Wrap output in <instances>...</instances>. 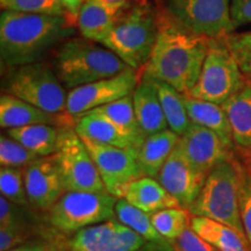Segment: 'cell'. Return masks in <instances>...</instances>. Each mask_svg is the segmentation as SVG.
Returning a JSON list of instances; mask_svg holds the SVG:
<instances>
[{
  "label": "cell",
  "instance_id": "6da1fadb",
  "mask_svg": "<svg viewBox=\"0 0 251 251\" xmlns=\"http://www.w3.org/2000/svg\"><path fill=\"white\" fill-rule=\"evenodd\" d=\"M211 41L187 30L172 18L161 19L144 76L187 94L199 79Z\"/></svg>",
  "mask_w": 251,
  "mask_h": 251
},
{
  "label": "cell",
  "instance_id": "7a4b0ae2",
  "mask_svg": "<svg viewBox=\"0 0 251 251\" xmlns=\"http://www.w3.org/2000/svg\"><path fill=\"white\" fill-rule=\"evenodd\" d=\"M74 24L67 17L2 11L0 15V57L13 69L39 62L52 47L70 39Z\"/></svg>",
  "mask_w": 251,
  "mask_h": 251
},
{
  "label": "cell",
  "instance_id": "3957f363",
  "mask_svg": "<svg viewBox=\"0 0 251 251\" xmlns=\"http://www.w3.org/2000/svg\"><path fill=\"white\" fill-rule=\"evenodd\" d=\"M86 39H69L56 51V74L67 89H76L130 70L117 54Z\"/></svg>",
  "mask_w": 251,
  "mask_h": 251
},
{
  "label": "cell",
  "instance_id": "277c9868",
  "mask_svg": "<svg viewBox=\"0 0 251 251\" xmlns=\"http://www.w3.org/2000/svg\"><path fill=\"white\" fill-rule=\"evenodd\" d=\"M242 170L243 166L234 157L215 166L207 176L199 196L188 207L191 215L214 220L247 237L238 203Z\"/></svg>",
  "mask_w": 251,
  "mask_h": 251
},
{
  "label": "cell",
  "instance_id": "5b68a950",
  "mask_svg": "<svg viewBox=\"0 0 251 251\" xmlns=\"http://www.w3.org/2000/svg\"><path fill=\"white\" fill-rule=\"evenodd\" d=\"M158 33V19L149 4L128 7L101 45L139 70L149 62Z\"/></svg>",
  "mask_w": 251,
  "mask_h": 251
},
{
  "label": "cell",
  "instance_id": "8992f818",
  "mask_svg": "<svg viewBox=\"0 0 251 251\" xmlns=\"http://www.w3.org/2000/svg\"><path fill=\"white\" fill-rule=\"evenodd\" d=\"M5 91L46 112L67 113L68 94L64 85L56 71L46 63L39 61L11 69Z\"/></svg>",
  "mask_w": 251,
  "mask_h": 251
},
{
  "label": "cell",
  "instance_id": "52a82bcc",
  "mask_svg": "<svg viewBox=\"0 0 251 251\" xmlns=\"http://www.w3.org/2000/svg\"><path fill=\"white\" fill-rule=\"evenodd\" d=\"M247 78L224 39L212 40L197 84L187 94L222 105L247 85Z\"/></svg>",
  "mask_w": 251,
  "mask_h": 251
},
{
  "label": "cell",
  "instance_id": "ba28073f",
  "mask_svg": "<svg viewBox=\"0 0 251 251\" xmlns=\"http://www.w3.org/2000/svg\"><path fill=\"white\" fill-rule=\"evenodd\" d=\"M118 198L109 193L65 192L48 212V221L63 234L115 219Z\"/></svg>",
  "mask_w": 251,
  "mask_h": 251
},
{
  "label": "cell",
  "instance_id": "9c48e42d",
  "mask_svg": "<svg viewBox=\"0 0 251 251\" xmlns=\"http://www.w3.org/2000/svg\"><path fill=\"white\" fill-rule=\"evenodd\" d=\"M54 159L65 192L108 193L85 143L71 126L61 128Z\"/></svg>",
  "mask_w": 251,
  "mask_h": 251
},
{
  "label": "cell",
  "instance_id": "30bf717a",
  "mask_svg": "<svg viewBox=\"0 0 251 251\" xmlns=\"http://www.w3.org/2000/svg\"><path fill=\"white\" fill-rule=\"evenodd\" d=\"M168 12L176 23L206 39H225L235 29L230 0H169Z\"/></svg>",
  "mask_w": 251,
  "mask_h": 251
},
{
  "label": "cell",
  "instance_id": "8fae6325",
  "mask_svg": "<svg viewBox=\"0 0 251 251\" xmlns=\"http://www.w3.org/2000/svg\"><path fill=\"white\" fill-rule=\"evenodd\" d=\"M92 156L106 190L113 197L124 198L129 185L144 177L137 163V151L81 139Z\"/></svg>",
  "mask_w": 251,
  "mask_h": 251
},
{
  "label": "cell",
  "instance_id": "7c38bea8",
  "mask_svg": "<svg viewBox=\"0 0 251 251\" xmlns=\"http://www.w3.org/2000/svg\"><path fill=\"white\" fill-rule=\"evenodd\" d=\"M136 71L130 69L114 77L70 90L67 98V113L76 119L87 112L129 96L141 81Z\"/></svg>",
  "mask_w": 251,
  "mask_h": 251
},
{
  "label": "cell",
  "instance_id": "4fadbf2b",
  "mask_svg": "<svg viewBox=\"0 0 251 251\" xmlns=\"http://www.w3.org/2000/svg\"><path fill=\"white\" fill-rule=\"evenodd\" d=\"M146 242L115 218L72 234L68 248L69 251H136Z\"/></svg>",
  "mask_w": 251,
  "mask_h": 251
},
{
  "label": "cell",
  "instance_id": "5bb4252c",
  "mask_svg": "<svg viewBox=\"0 0 251 251\" xmlns=\"http://www.w3.org/2000/svg\"><path fill=\"white\" fill-rule=\"evenodd\" d=\"M25 185L30 208L48 213L65 193L54 156L40 157L25 168Z\"/></svg>",
  "mask_w": 251,
  "mask_h": 251
},
{
  "label": "cell",
  "instance_id": "9a60e30c",
  "mask_svg": "<svg viewBox=\"0 0 251 251\" xmlns=\"http://www.w3.org/2000/svg\"><path fill=\"white\" fill-rule=\"evenodd\" d=\"M207 176L188 162L177 143L159 172L157 180L177 199L181 207L188 209L202 190Z\"/></svg>",
  "mask_w": 251,
  "mask_h": 251
},
{
  "label": "cell",
  "instance_id": "2e32d148",
  "mask_svg": "<svg viewBox=\"0 0 251 251\" xmlns=\"http://www.w3.org/2000/svg\"><path fill=\"white\" fill-rule=\"evenodd\" d=\"M178 146L188 162L205 175L221 163L233 158L231 150L214 131L193 122L179 136Z\"/></svg>",
  "mask_w": 251,
  "mask_h": 251
},
{
  "label": "cell",
  "instance_id": "e0dca14e",
  "mask_svg": "<svg viewBox=\"0 0 251 251\" xmlns=\"http://www.w3.org/2000/svg\"><path fill=\"white\" fill-rule=\"evenodd\" d=\"M74 118L68 113H49L23 99L4 93L0 97V126L2 129L30 125H52L57 127L71 126Z\"/></svg>",
  "mask_w": 251,
  "mask_h": 251
},
{
  "label": "cell",
  "instance_id": "ac0fdd59",
  "mask_svg": "<svg viewBox=\"0 0 251 251\" xmlns=\"http://www.w3.org/2000/svg\"><path fill=\"white\" fill-rule=\"evenodd\" d=\"M128 7V2L106 4L100 0H85L77 17L80 34L84 39L101 45L112 31L119 17Z\"/></svg>",
  "mask_w": 251,
  "mask_h": 251
},
{
  "label": "cell",
  "instance_id": "d6986e66",
  "mask_svg": "<svg viewBox=\"0 0 251 251\" xmlns=\"http://www.w3.org/2000/svg\"><path fill=\"white\" fill-rule=\"evenodd\" d=\"M134 111L146 137L169 129L158 93L151 78L143 76L133 92Z\"/></svg>",
  "mask_w": 251,
  "mask_h": 251
},
{
  "label": "cell",
  "instance_id": "ffe728a7",
  "mask_svg": "<svg viewBox=\"0 0 251 251\" xmlns=\"http://www.w3.org/2000/svg\"><path fill=\"white\" fill-rule=\"evenodd\" d=\"M183 100L190 120L214 131L229 149L233 150L235 142L230 124L221 105L196 99L183 94Z\"/></svg>",
  "mask_w": 251,
  "mask_h": 251
},
{
  "label": "cell",
  "instance_id": "44dd1931",
  "mask_svg": "<svg viewBox=\"0 0 251 251\" xmlns=\"http://www.w3.org/2000/svg\"><path fill=\"white\" fill-rule=\"evenodd\" d=\"M124 198L148 214L172 207H181L177 199L171 196L158 180L151 177H141L133 181Z\"/></svg>",
  "mask_w": 251,
  "mask_h": 251
},
{
  "label": "cell",
  "instance_id": "7402d4cb",
  "mask_svg": "<svg viewBox=\"0 0 251 251\" xmlns=\"http://www.w3.org/2000/svg\"><path fill=\"white\" fill-rule=\"evenodd\" d=\"M234 142L244 152H251V83L222 103Z\"/></svg>",
  "mask_w": 251,
  "mask_h": 251
},
{
  "label": "cell",
  "instance_id": "603a6c76",
  "mask_svg": "<svg viewBox=\"0 0 251 251\" xmlns=\"http://www.w3.org/2000/svg\"><path fill=\"white\" fill-rule=\"evenodd\" d=\"M179 136L170 129L147 137L137 151V163L144 177L157 178L177 146Z\"/></svg>",
  "mask_w": 251,
  "mask_h": 251
},
{
  "label": "cell",
  "instance_id": "cb8c5ba5",
  "mask_svg": "<svg viewBox=\"0 0 251 251\" xmlns=\"http://www.w3.org/2000/svg\"><path fill=\"white\" fill-rule=\"evenodd\" d=\"M74 128L81 139L119 148L134 149L127 137L115 127V125L97 111H90L76 118Z\"/></svg>",
  "mask_w": 251,
  "mask_h": 251
},
{
  "label": "cell",
  "instance_id": "d4e9b609",
  "mask_svg": "<svg viewBox=\"0 0 251 251\" xmlns=\"http://www.w3.org/2000/svg\"><path fill=\"white\" fill-rule=\"evenodd\" d=\"M191 228L220 251H251V246L246 236L214 220L192 216Z\"/></svg>",
  "mask_w": 251,
  "mask_h": 251
},
{
  "label": "cell",
  "instance_id": "484cf974",
  "mask_svg": "<svg viewBox=\"0 0 251 251\" xmlns=\"http://www.w3.org/2000/svg\"><path fill=\"white\" fill-rule=\"evenodd\" d=\"M61 128L52 125H30L6 129V135L37 156L49 157L57 151Z\"/></svg>",
  "mask_w": 251,
  "mask_h": 251
},
{
  "label": "cell",
  "instance_id": "4316f807",
  "mask_svg": "<svg viewBox=\"0 0 251 251\" xmlns=\"http://www.w3.org/2000/svg\"><path fill=\"white\" fill-rule=\"evenodd\" d=\"M93 111L99 112L100 114L105 115L109 121L113 122L115 127L127 137L133 148L139 151L147 137L141 130L136 115H135L133 93Z\"/></svg>",
  "mask_w": 251,
  "mask_h": 251
},
{
  "label": "cell",
  "instance_id": "83f0119b",
  "mask_svg": "<svg viewBox=\"0 0 251 251\" xmlns=\"http://www.w3.org/2000/svg\"><path fill=\"white\" fill-rule=\"evenodd\" d=\"M152 80L158 93L169 129L177 134L178 136H181L192 124L185 107L183 94L164 81Z\"/></svg>",
  "mask_w": 251,
  "mask_h": 251
},
{
  "label": "cell",
  "instance_id": "f1b7e54d",
  "mask_svg": "<svg viewBox=\"0 0 251 251\" xmlns=\"http://www.w3.org/2000/svg\"><path fill=\"white\" fill-rule=\"evenodd\" d=\"M115 218L122 225L127 226L135 233L141 235L147 242L165 240L153 227L151 222V214H148V213L143 212L142 209L133 206L125 198L118 199L117 203H115Z\"/></svg>",
  "mask_w": 251,
  "mask_h": 251
},
{
  "label": "cell",
  "instance_id": "f546056e",
  "mask_svg": "<svg viewBox=\"0 0 251 251\" xmlns=\"http://www.w3.org/2000/svg\"><path fill=\"white\" fill-rule=\"evenodd\" d=\"M151 222L165 240L172 242L191 228L192 215L184 207H172L153 213Z\"/></svg>",
  "mask_w": 251,
  "mask_h": 251
},
{
  "label": "cell",
  "instance_id": "4dcf8cb0",
  "mask_svg": "<svg viewBox=\"0 0 251 251\" xmlns=\"http://www.w3.org/2000/svg\"><path fill=\"white\" fill-rule=\"evenodd\" d=\"M0 192H1V197L6 198L11 202L30 207L26 193V185H25V169L1 166Z\"/></svg>",
  "mask_w": 251,
  "mask_h": 251
},
{
  "label": "cell",
  "instance_id": "1f68e13d",
  "mask_svg": "<svg viewBox=\"0 0 251 251\" xmlns=\"http://www.w3.org/2000/svg\"><path fill=\"white\" fill-rule=\"evenodd\" d=\"M4 11L20 12V13L56 15L67 17L69 14L61 0H0Z\"/></svg>",
  "mask_w": 251,
  "mask_h": 251
},
{
  "label": "cell",
  "instance_id": "d6a6232c",
  "mask_svg": "<svg viewBox=\"0 0 251 251\" xmlns=\"http://www.w3.org/2000/svg\"><path fill=\"white\" fill-rule=\"evenodd\" d=\"M25 206L11 202L0 197V229H18L26 231L34 237V221L31 215L25 211Z\"/></svg>",
  "mask_w": 251,
  "mask_h": 251
},
{
  "label": "cell",
  "instance_id": "836d02e7",
  "mask_svg": "<svg viewBox=\"0 0 251 251\" xmlns=\"http://www.w3.org/2000/svg\"><path fill=\"white\" fill-rule=\"evenodd\" d=\"M40 158L36 153L7 135L0 136V164L5 168H26Z\"/></svg>",
  "mask_w": 251,
  "mask_h": 251
},
{
  "label": "cell",
  "instance_id": "e575fe53",
  "mask_svg": "<svg viewBox=\"0 0 251 251\" xmlns=\"http://www.w3.org/2000/svg\"><path fill=\"white\" fill-rule=\"evenodd\" d=\"M224 41L236 59L244 77L251 81V30L230 34Z\"/></svg>",
  "mask_w": 251,
  "mask_h": 251
},
{
  "label": "cell",
  "instance_id": "d590c367",
  "mask_svg": "<svg viewBox=\"0 0 251 251\" xmlns=\"http://www.w3.org/2000/svg\"><path fill=\"white\" fill-rule=\"evenodd\" d=\"M238 203L244 231L251 246V172L247 166H243L241 175Z\"/></svg>",
  "mask_w": 251,
  "mask_h": 251
},
{
  "label": "cell",
  "instance_id": "8d00e7d4",
  "mask_svg": "<svg viewBox=\"0 0 251 251\" xmlns=\"http://www.w3.org/2000/svg\"><path fill=\"white\" fill-rule=\"evenodd\" d=\"M171 243L176 251H220L218 248L199 236L192 228L187 229L181 236Z\"/></svg>",
  "mask_w": 251,
  "mask_h": 251
},
{
  "label": "cell",
  "instance_id": "74e56055",
  "mask_svg": "<svg viewBox=\"0 0 251 251\" xmlns=\"http://www.w3.org/2000/svg\"><path fill=\"white\" fill-rule=\"evenodd\" d=\"M33 237L18 229H0V251H8L26 243Z\"/></svg>",
  "mask_w": 251,
  "mask_h": 251
},
{
  "label": "cell",
  "instance_id": "f35d334b",
  "mask_svg": "<svg viewBox=\"0 0 251 251\" xmlns=\"http://www.w3.org/2000/svg\"><path fill=\"white\" fill-rule=\"evenodd\" d=\"M230 14L235 28L251 24V0H230Z\"/></svg>",
  "mask_w": 251,
  "mask_h": 251
},
{
  "label": "cell",
  "instance_id": "ab89813d",
  "mask_svg": "<svg viewBox=\"0 0 251 251\" xmlns=\"http://www.w3.org/2000/svg\"><path fill=\"white\" fill-rule=\"evenodd\" d=\"M8 251H67L64 247H61V242H54L51 240L35 238L29 240L14 249Z\"/></svg>",
  "mask_w": 251,
  "mask_h": 251
},
{
  "label": "cell",
  "instance_id": "60d3db41",
  "mask_svg": "<svg viewBox=\"0 0 251 251\" xmlns=\"http://www.w3.org/2000/svg\"><path fill=\"white\" fill-rule=\"evenodd\" d=\"M136 251H176L170 241H149Z\"/></svg>",
  "mask_w": 251,
  "mask_h": 251
},
{
  "label": "cell",
  "instance_id": "b9f144b4",
  "mask_svg": "<svg viewBox=\"0 0 251 251\" xmlns=\"http://www.w3.org/2000/svg\"><path fill=\"white\" fill-rule=\"evenodd\" d=\"M62 4L64 5L65 9L68 11L69 15H72L74 18H77L79 14V11L83 6L85 0H61Z\"/></svg>",
  "mask_w": 251,
  "mask_h": 251
},
{
  "label": "cell",
  "instance_id": "7bdbcfd3",
  "mask_svg": "<svg viewBox=\"0 0 251 251\" xmlns=\"http://www.w3.org/2000/svg\"><path fill=\"white\" fill-rule=\"evenodd\" d=\"M100 1L106 4H122V2H128V0H100Z\"/></svg>",
  "mask_w": 251,
  "mask_h": 251
},
{
  "label": "cell",
  "instance_id": "ee69618b",
  "mask_svg": "<svg viewBox=\"0 0 251 251\" xmlns=\"http://www.w3.org/2000/svg\"><path fill=\"white\" fill-rule=\"evenodd\" d=\"M246 166L251 172V152H246Z\"/></svg>",
  "mask_w": 251,
  "mask_h": 251
}]
</instances>
